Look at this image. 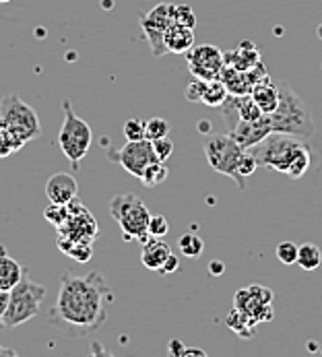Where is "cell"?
Wrapping results in <instances>:
<instances>
[{
	"instance_id": "1",
	"label": "cell",
	"mask_w": 322,
	"mask_h": 357,
	"mask_svg": "<svg viewBox=\"0 0 322 357\" xmlns=\"http://www.w3.org/2000/svg\"><path fill=\"white\" fill-rule=\"evenodd\" d=\"M114 300L116 296L102 273L75 275L66 271L60 277V291L48 320L70 339H81L104 326Z\"/></svg>"
},
{
	"instance_id": "2",
	"label": "cell",
	"mask_w": 322,
	"mask_h": 357,
	"mask_svg": "<svg viewBox=\"0 0 322 357\" xmlns=\"http://www.w3.org/2000/svg\"><path fill=\"white\" fill-rule=\"evenodd\" d=\"M277 85L281 98L277 109L273 114H267L270 130L308 141L314 135V118L310 114V107L300 100V96L287 83H277Z\"/></svg>"
},
{
	"instance_id": "3",
	"label": "cell",
	"mask_w": 322,
	"mask_h": 357,
	"mask_svg": "<svg viewBox=\"0 0 322 357\" xmlns=\"http://www.w3.org/2000/svg\"><path fill=\"white\" fill-rule=\"evenodd\" d=\"M0 124L10 132L17 151L42 135V124L36 109L15 93L0 100Z\"/></svg>"
},
{
	"instance_id": "4",
	"label": "cell",
	"mask_w": 322,
	"mask_h": 357,
	"mask_svg": "<svg viewBox=\"0 0 322 357\" xmlns=\"http://www.w3.org/2000/svg\"><path fill=\"white\" fill-rule=\"evenodd\" d=\"M109 215L118 221L126 242L145 244L149 236V208L135 195H116L109 203Z\"/></svg>"
},
{
	"instance_id": "5",
	"label": "cell",
	"mask_w": 322,
	"mask_h": 357,
	"mask_svg": "<svg viewBox=\"0 0 322 357\" xmlns=\"http://www.w3.org/2000/svg\"><path fill=\"white\" fill-rule=\"evenodd\" d=\"M46 298V287L31 281L27 275L8 291V304L4 312V328H17L31 318H36L42 310Z\"/></svg>"
},
{
	"instance_id": "6",
	"label": "cell",
	"mask_w": 322,
	"mask_h": 357,
	"mask_svg": "<svg viewBox=\"0 0 322 357\" xmlns=\"http://www.w3.org/2000/svg\"><path fill=\"white\" fill-rule=\"evenodd\" d=\"M62 109H64V120L58 132V145H60V151L68 159V163L72 167H79L81 159L91 149L93 132H91V126L72 112V105L68 100L62 102Z\"/></svg>"
},
{
	"instance_id": "7",
	"label": "cell",
	"mask_w": 322,
	"mask_h": 357,
	"mask_svg": "<svg viewBox=\"0 0 322 357\" xmlns=\"http://www.w3.org/2000/svg\"><path fill=\"white\" fill-rule=\"evenodd\" d=\"M306 141L298 139V137H289V135H279V132H270L265 137L259 145L246 149L250 151L252 157L256 159L259 167H270L279 174L287 176V169L291 165V159L300 151V147H304Z\"/></svg>"
},
{
	"instance_id": "8",
	"label": "cell",
	"mask_w": 322,
	"mask_h": 357,
	"mask_svg": "<svg viewBox=\"0 0 322 357\" xmlns=\"http://www.w3.org/2000/svg\"><path fill=\"white\" fill-rule=\"evenodd\" d=\"M246 153L244 147L238 145V141L227 132V135H211L205 143V155L209 165L215 172L231 178L238 188L244 192L246 190V178L240 176V159Z\"/></svg>"
},
{
	"instance_id": "9",
	"label": "cell",
	"mask_w": 322,
	"mask_h": 357,
	"mask_svg": "<svg viewBox=\"0 0 322 357\" xmlns=\"http://www.w3.org/2000/svg\"><path fill=\"white\" fill-rule=\"evenodd\" d=\"M107 159L114 163H120L135 178H141L147 165L160 161L155 151H153V143L149 139L126 141V145L120 149H107Z\"/></svg>"
},
{
	"instance_id": "10",
	"label": "cell",
	"mask_w": 322,
	"mask_h": 357,
	"mask_svg": "<svg viewBox=\"0 0 322 357\" xmlns=\"http://www.w3.org/2000/svg\"><path fill=\"white\" fill-rule=\"evenodd\" d=\"M233 307L259 326L261 322L273 320V316H275L273 314V291L263 285H252V287L240 289L233 298Z\"/></svg>"
},
{
	"instance_id": "11",
	"label": "cell",
	"mask_w": 322,
	"mask_h": 357,
	"mask_svg": "<svg viewBox=\"0 0 322 357\" xmlns=\"http://www.w3.org/2000/svg\"><path fill=\"white\" fill-rule=\"evenodd\" d=\"M169 25H174V4H169V2H161L158 6H153L147 15H141V27L151 46L153 56L167 54L163 38H165V31L169 29Z\"/></svg>"
},
{
	"instance_id": "12",
	"label": "cell",
	"mask_w": 322,
	"mask_h": 357,
	"mask_svg": "<svg viewBox=\"0 0 322 357\" xmlns=\"http://www.w3.org/2000/svg\"><path fill=\"white\" fill-rule=\"evenodd\" d=\"M186 60H188V68L192 73V77L211 81L219 79L223 66H225V58L223 52L217 46L211 44H203V46H192L186 52Z\"/></svg>"
},
{
	"instance_id": "13",
	"label": "cell",
	"mask_w": 322,
	"mask_h": 357,
	"mask_svg": "<svg viewBox=\"0 0 322 357\" xmlns=\"http://www.w3.org/2000/svg\"><path fill=\"white\" fill-rule=\"evenodd\" d=\"M265 77H268V75L263 62L256 64L254 68H248V70H236L231 66H223V70L219 75V79L225 83V87L231 96H248L252 91V87L259 81H263Z\"/></svg>"
},
{
	"instance_id": "14",
	"label": "cell",
	"mask_w": 322,
	"mask_h": 357,
	"mask_svg": "<svg viewBox=\"0 0 322 357\" xmlns=\"http://www.w3.org/2000/svg\"><path fill=\"white\" fill-rule=\"evenodd\" d=\"M273 130H270V122H268V116L265 114L263 118L259 120H240L231 130L229 135L238 141L240 147L244 149H250L254 145H259L265 137H268Z\"/></svg>"
},
{
	"instance_id": "15",
	"label": "cell",
	"mask_w": 322,
	"mask_h": 357,
	"mask_svg": "<svg viewBox=\"0 0 322 357\" xmlns=\"http://www.w3.org/2000/svg\"><path fill=\"white\" fill-rule=\"evenodd\" d=\"M77 192H79V184L70 174L58 172L46 182V197L54 204H68L77 199Z\"/></svg>"
},
{
	"instance_id": "16",
	"label": "cell",
	"mask_w": 322,
	"mask_h": 357,
	"mask_svg": "<svg viewBox=\"0 0 322 357\" xmlns=\"http://www.w3.org/2000/svg\"><path fill=\"white\" fill-rule=\"evenodd\" d=\"M223 58H225V66H231L236 70H248L263 62L261 50L252 42H242L236 50L225 52Z\"/></svg>"
},
{
	"instance_id": "17",
	"label": "cell",
	"mask_w": 322,
	"mask_h": 357,
	"mask_svg": "<svg viewBox=\"0 0 322 357\" xmlns=\"http://www.w3.org/2000/svg\"><path fill=\"white\" fill-rule=\"evenodd\" d=\"M171 255V248L167 242H163V238H149L145 244H143V250H141V262L145 268L149 271H155L160 273V268L163 266V262L167 260V256Z\"/></svg>"
},
{
	"instance_id": "18",
	"label": "cell",
	"mask_w": 322,
	"mask_h": 357,
	"mask_svg": "<svg viewBox=\"0 0 322 357\" xmlns=\"http://www.w3.org/2000/svg\"><path fill=\"white\" fill-rule=\"evenodd\" d=\"M25 275L27 268L8 255L4 246H0V291H10Z\"/></svg>"
},
{
	"instance_id": "19",
	"label": "cell",
	"mask_w": 322,
	"mask_h": 357,
	"mask_svg": "<svg viewBox=\"0 0 322 357\" xmlns=\"http://www.w3.org/2000/svg\"><path fill=\"white\" fill-rule=\"evenodd\" d=\"M163 44H165V50L171 54H186L194 46V29L174 23L165 31Z\"/></svg>"
},
{
	"instance_id": "20",
	"label": "cell",
	"mask_w": 322,
	"mask_h": 357,
	"mask_svg": "<svg viewBox=\"0 0 322 357\" xmlns=\"http://www.w3.org/2000/svg\"><path fill=\"white\" fill-rule=\"evenodd\" d=\"M250 96H252V100L256 102V105L263 109V114H273V112L277 109V105H279V98H281L279 85L273 83L268 77H265L263 81H259V83L252 87Z\"/></svg>"
},
{
	"instance_id": "21",
	"label": "cell",
	"mask_w": 322,
	"mask_h": 357,
	"mask_svg": "<svg viewBox=\"0 0 322 357\" xmlns=\"http://www.w3.org/2000/svg\"><path fill=\"white\" fill-rule=\"evenodd\" d=\"M312 147L306 143L304 147H300V151L296 153V157L291 159V165L287 169V176L291 180H300L308 169H310V163H312Z\"/></svg>"
},
{
	"instance_id": "22",
	"label": "cell",
	"mask_w": 322,
	"mask_h": 357,
	"mask_svg": "<svg viewBox=\"0 0 322 357\" xmlns=\"http://www.w3.org/2000/svg\"><path fill=\"white\" fill-rule=\"evenodd\" d=\"M304 271H316L322 264V252L316 244H304L298 248V260H296Z\"/></svg>"
},
{
	"instance_id": "23",
	"label": "cell",
	"mask_w": 322,
	"mask_h": 357,
	"mask_svg": "<svg viewBox=\"0 0 322 357\" xmlns=\"http://www.w3.org/2000/svg\"><path fill=\"white\" fill-rule=\"evenodd\" d=\"M227 96H229V91L225 87V83L221 79H211V81H207V87H205L201 103H205L209 107H219L221 103L225 102Z\"/></svg>"
},
{
	"instance_id": "24",
	"label": "cell",
	"mask_w": 322,
	"mask_h": 357,
	"mask_svg": "<svg viewBox=\"0 0 322 357\" xmlns=\"http://www.w3.org/2000/svg\"><path fill=\"white\" fill-rule=\"evenodd\" d=\"M167 176H169V169L165 167V161H155V163L145 167V172H143V176L139 180L147 188H155V186H160V184H163L167 180Z\"/></svg>"
},
{
	"instance_id": "25",
	"label": "cell",
	"mask_w": 322,
	"mask_h": 357,
	"mask_svg": "<svg viewBox=\"0 0 322 357\" xmlns=\"http://www.w3.org/2000/svg\"><path fill=\"white\" fill-rule=\"evenodd\" d=\"M227 326H229L233 333H238L240 337H252V335H254V328H256V324H254L250 318H246L242 312H238L236 307H233V312H231L229 318H227Z\"/></svg>"
},
{
	"instance_id": "26",
	"label": "cell",
	"mask_w": 322,
	"mask_h": 357,
	"mask_svg": "<svg viewBox=\"0 0 322 357\" xmlns=\"http://www.w3.org/2000/svg\"><path fill=\"white\" fill-rule=\"evenodd\" d=\"M236 102H238V114H240V120H259L263 118V109L256 105V102L252 100V96H236Z\"/></svg>"
},
{
	"instance_id": "27",
	"label": "cell",
	"mask_w": 322,
	"mask_h": 357,
	"mask_svg": "<svg viewBox=\"0 0 322 357\" xmlns=\"http://www.w3.org/2000/svg\"><path fill=\"white\" fill-rule=\"evenodd\" d=\"M178 248H180L182 255L188 256V258H199V256L203 255V250H205V244H203V240L192 231V234H184V236L180 238Z\"/></svg>"
},
{
	"instance_id": "28",
	"label": "cell",
	"mask_w": 322,
	"mask_h": 357,
	"mask_svg": "<svg viewBox=\"0 0 322 357\" xmlns=\"http://www.w3.org/2000/svg\"><path fill=\"white\" fill-rule=\"evenodd\" d=\"M169 135V122L163 118H151L145 122V139L149 141H158Z\"/></svg>"
},
{
	"instance_id": "29",
	"label": "cell",
	"mask_w": 322,
	"mask_h": 357,
	"mask_svg": "<svg viewBox=\"0 0 322 357\" xmlns=\"http://www.w3.org/2000/svg\"><path fill=\"white\" fill-rule=\"evenodd\" d=\"M174 23L194 29V27H197L194 10H192L188 4H174Z\"/></svg>"
},
{
	"instance_id": "30",
	"label": "cell",
	"mask_w": 322,
	"mask_h": 357,
	"mask_svg": "<svg viewBox=\"0 0 322 357\" xmlns=\"http://www.w3.org/2000/svg\"><path fill=\"white\" fill-rule=\"evenodd\" d=\"M124 137H126V141H141V139H145V122L137 120V118L126 120L124 122Z\"/></svg>"
},
{
	"instance_id": "31",
	"label": "cell",
	"mask_w": 322,
	"mask_h": 357,
	"mask_svg": "<svg viewBox=\"0 0 322 357\" xmlns=\"http://www.w3.org/2000/svg\"><path fill=\"white\" fill-rule=\"evenodd\" d=\"M298 248L293 242H281L277 248H275V256L283 262V264H293L298 260Z\"/></svg>"
},
{
	"instance_id": "32",
	"label": "cell",
	"mask_w": 322,
	"mask_h": 357,
	"mask_svg": "<svg viewBox=\"0 0 322 357\" xmlns=\"http://www.w3.org/2000/svg\"><path fill=\"white\" fill-rule=\"evenodd\" d=\"M64 255L72 256L77 262H89L91 260V255H93V250H91V244H83V242H72L70 246H68V250L64 252Z\"/></svg>"
},
{
	"instance_id": "33",
	"label": "cell",
	"mask_w": 322,
	"mask_h": 357,
	"mask_svg": "<svg viewBox=\"0 0 322 357\" xmlns=\"http://www.w3.org/2000/svg\"><path fill=\"white\" fill-rule=\"evenodd\" d=\"M44 217L52 223L54 227H60L64 221H66V217H68V206L66 204H54L50 208H46V213H44Z\"/></svg>"
},
{
	"instance_id": "34",
	"label": "cell",
	"mask_w": 322,
	"mask_h": 357,
	"mask_svg": "<svg viewBox=\"0 0 322 357\" xmlns=\"http://www.w3.org/2000/svg\"><path fill=\"white\" fill-rule=\"evenodd\" d=\"M205 87H207V81H205V79L194 77V79L188 83V87H186V100H188V102L201 103V100H203V93H205Z\"/></svg>"
},
{
	"instance_id": "35",
	"label": "cell",
	"mask_w": 322,
	"mask_h": 357,
	"mask_svg": "<svg viewBox=\"0 0 322 357\" xmlns=\"http://www.w3.org/2000/svg\"><path fill=\"white\" fill-rule=\"evenodd\" d=\"M169 231V223L163 215H151L149 217V236L153 238H165Z\"/></svg>"
},
{
	"instance_id": "36",
	"label": "cell",
	"mask_w": 322,
	"mask_h": 357,
	"mask_svg": "<svg viewBox=\"0 0 322 357\" xmlns=\"http://www.w3.org/2000/svg\"><path fill=\"white\" fill-rule=\"evenodd\" d=\"M153 143V151L158 155L160 161H165L169 159L171 153H174V143L169 141V137H163V139H158V141H151Z\"/></svg>"
},
{
	"instance_id": "37",
	"label": "cell",
	"mask_w": 322,
	"mask_h": 357,
	"mask_svg": "<svg viewBox=\"0 0 322 357\" xmlns=\"http://www.w3.org/2000/svg\"><path fill=\"white\" fill-rule=\"evenodd\" d=\"M15 151H17V149H15V141H13L10 132L0 124V159L13 155Z\"/></svg>"
},
{
	"instance_id": "38",
	"label": "cell",
	"mask_w": 322,
	"mask_h": 357,
	"mask_svg": "<svg viewBox=\"0 0 322 357\" xmlns=\"http://www.w3.org/2000/svg\"><path fill=\"white\" fill-rule=\"evenodd\" d=\"M240 176L242 178H246V176H252L256 169H259V163H256V159L252 157L250 151H246V153L242 155V159H240Z\"/></svg>"
},
{
	"instance_id": "39",
	"label": "cell",
	"mask_w": 322,
	"mask_h": 357,
	"mask_svg": "<svg viewBox=\"0 0 322 357\" xmlns=\"http://www.w3.org/2000/svg\"><path fill=\"white\" fill-rule=\"evenodd\" d=\"M178 268H180V260H178V256L169 255L167 256V260L163 262V266L160 268V275H171V273H176Z\"/></svg>"
},
{
	"instance_id": "40",
	"label": "cell",
	"mask_w": 322,
	"mask_h": 357,
	"mask_svg": "<svg viewBox=\"0 0 322 357\" xmlns=\"http://www.w3.org/2000/svg\"><path fill=\"white\" fill-rule=\"evenodd\" d=\"M8 304V291H0V331H4V312Z\"/></svg>"
},
{
	"instance_id": "41",
	"label": "cell",
	"mask_w": 322,
	"mask_h": 357,
	"mask_svg": "<svg viewBox=\"0 0 322 357\" xmlns=\"http://www.w3.org/2000/svg\"><path fill=\"white\" fill-rule=\"evenodd\" d=\"M223 271H225V264H223V262H219V260H213V262L209 264V273H211L213 277L223 275Z\"/></svg>"
},
{
	"instance_id": "42",
	"label": "cell",
	"mask_w": 322,
	"mask_h": 357,
	"mask_svg": "<svg viewBox=\"0 0 322 357\" xmlns=\"http://www.w3.org/2000/svg\"><path fill=\"white\" fill-rule=\"evenodd\" d=\"M169 354H171V356H180V357H182V354H184V347H182V343L174 339V341L169 343Z\"/></svg>"
},
{
	"instance_id": "43",
	"label": "cell",
	"mask_w": 322,
	"mask_h": 357,
	"mask_svg": "<svg viewBox=\"0 0 322 357\" xmlns=\"http://www.w3.org/2000/svg\"><path fill=\"white\" fill-rule=\"evenodd\" d=\"M199 132L209 135V132H211V122H209V120H201V122H199Z\"/></svg>"
},
{
	"instance_id": "44",
	"label": "cell",
	"mask_w": 322,
	"mask_h": 357,
	"mask_svg": "<svg viewBox=\"0 0 322 357\" xmlns=\"http://www.w3.org/2000/svg\"><path fill=\"white\" fill-rule=\"evenodd\" d=\"M186 356H205V351L203 349H184V354H182V357H186Z\"/></svg>"
},
{
	"instance_id": "45",
	"label": "cell",
	"mask_w": 322,
	"mask_h": 357,
	"mask_svg": "<svg viewBox=\"0 0 322 357\" xmlns=\"http://www.w3.org/2000/svg\"><path fill=\"white\" fill-rule=\"evenodd\" d=\"M0 356L17 357V351H15V349H6V347H2V345H0Z\"/></svg>"
},
{
	"instance_id": "46",
	"label": "cell",
	"mask_w": 322,
	"mask_h": 357,
	"mask_svg": "<svg viewBox=\"0 0 322 357\" xmlns=\"http://www.w3.org/2000/svg\"><path fill=\"white\" fill-rule=\"evenodd\" d=\"M319 33H321V38H322V25H321V29H319Z\"/></svg>"
},
{
	"instance_id": "47",
	"label": "cell",
	"mask_w": 322,
	"mask_h": 357,
	"mask_svg": "<svg viewBox=\"0 0 322 357\" xmlns=\"http://www.w3.org/2000/svg\"><path fill=\"white\" fill-rule=\"evenodd\" d=\"M0 2H10V0H0Z\"/></svg>"
}]
</instances>
